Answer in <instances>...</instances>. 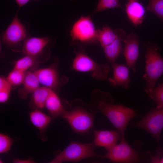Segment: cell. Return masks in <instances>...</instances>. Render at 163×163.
<instances>
[{
  "label": "cell",
  "instance_id": "obj_8",
  "mask_svg": "<svg viewBox=\"0 0 163 163\" xmlns=\"http://www.w3.org/2000/svg\"><path fill=\"white\" fill-rule=\"evenodd\" d=\"M120 142L107 151L102 157L115 162L131 163L136 161L138 158L135 150L126 140L124 134L121 135Z\"/></svg>",
  "mask_w": 163,
  "mask_h": 163
},
{
  "label": "cell",
  "instance_id": "obj_18",
  "mask_svg": "<svg viewBox=\"0 0 163 163\" xmlns=\"http://www.w3.org/2000/svg\"><path fill=\"white\" fill-rule=\"evenodd\" d=\"M45 107L53 118L62 117L65 110L57 94L52 90L45 103Z\"/></svg>",
  "mask_w": 163,
  "mask_h": 163
},
{
  "label": "cell",
  "instance_id": "obj_4",
  "mask_svg": "<svg viewBox=\"0 0 163 163\" xmlns=\"http://www.w3.org/2000/svg\"><path fill=\"white\" fill-rule=\"evenodd\" d=\"M72 45L85 50L89 44L98 42L97 31L90 16H81L73 24L70 32Z\"/></svg>",
  "mask_w": 163,
  "mask_h": 163
},
{
  "label": "cell",
  "instance_id": "obj_9",
  "mask_svg": "<svg viewBox=\"0 0 163 163\" xmlns=\"http://www.w3.org/2000/svg\"><path fill=\"white\" fill-rule=\"evenodd\" d=\"M123 41L125 44L123 54L127 65L135 73L139 56V38L135 33L132 32L126 35Z\"/></svg>",
  "mask_w": 163,
  "mask_h": 163
},
{
  "label": "cell",
  "instance_id": "obj_10",
  "mask_svg": "<svg viewBox=\"0 0 163 163\" xmlns=\"http://www.w3.org/2000/svg\"><path fill=\"white\" fill-rule=\"evenodd\" d=\"M26 27L18 18V12L4 32L2 37V41L8 45H13L26 39Z\"/></svg>",
  "mask_w": 163,
  "mask_h": 163
},
{
  "label": "cell",
  "instance_id": "obj_27",
  "mask_svg": "<svg viewBox=\"0 0 163 163\" xmlns=\"http://www.w3.org/2000/svg\"><path fill=\"white\" fill-rule=\"evenodd\" d=\"M13 140L7 135L0 133V153L7 152L10 149Z\"/></svg>",
  "mask_w": 163,
  "mask_h": 163
},
{
  "label": "cell",
  "instance_id": "obj_23",
  "mask_svg": "<svg viewBox=\"0 0 163 163\" xmlns=\"http://www.w3.org/2000/svg\"><path fill=\"white\" fill-rule=\"evenodd\" d=\"M157 104V107L163 108V83H158L157 87L147 94Z\"/></svg>",
  "mask_w": 163,
  "mask_h": 163
},
{
  "label": "cell",
  "instance_id": "obj_26",
  "mask_svg": "<svg viewBox=\"0 0 163 163\" xmlns=\"http://www.w3.org/2000/svg\"><path fill=\"white\" fill-rule=\"evenodd\" d=\"M114 8H122L119 0H99L95 10L92 14L105 9Z\"/></svg>",
  "mask_w": 163,
  "mask_h": 163
},
{
  "label": "cell",
  "instance_id": "obj_32",
  "mask_svg": "<svg viewBox=\"0 0 163 163\" xmlns=\"http://www.w3.org/2000/svg\"><path fill=\"white\" fill-rule=\"evenodd\" d=\"M157 163H163V156L161 159H159Z\"/></svg>",
  "mask_w": 163,
  "mask_h": 163
},
{
  "label": "cell",
  "instance_id": "obj_33",
  "mask_svg": "<svg viewBox=\"0 0 163 163\" xmlns=\"http://www.w3.org/2000/svg\"><path fill=\"white\" fill-rule=\"evenodd\" d=\"M72 0V1H75V0Z\"/></svg>",
  "mask_w": 163,
  "mask_h": 163
},
{
  "label": "cell",
  "instance_id": "obj_29",
  "mask_svg": "<svg viewBox=\"0 0 163 163\" xmlns=\"http://www.w3.org/2000/svg\"><path fill=\"white\" fill-rule=\"evenodd\" d=\"M11 85L7 79L3 77L0 78V90L11 89Z\"/></svg>",
  "mask_w": 163,
  "mask_h": 163
},
{
  "label": "cell",
  "instance_id": "obj_6",
  "mask_svg": "<svg viewBox=\"0 0 163 163\" xmlns=\"http://www.w3.org/2000/svg\"><path fill=\"white\" fill-rule=\"evenodd\" d=\"M95 147L93 143L72 142L56 155L50 163L76 162L91 157H102L95 153L94 151Z\"/></svg>",
  "mask_w": 163,
  "mask_h": 163
},
{
  "label": "cell",
  "instance_id": "obj_7",
  "mask_svg": "<svg viewBox=\"0 0 163 163\" xmlns=\"http://www.w3.org/2000/svg\"><path fill=\"white\" fill-rule=\"evenodd\" d=\"M133 126L147 131L159 144L163 128V108L151 109L139 121L133 124Z\"/></svg>",
  "mask_w": 163,
  "mask_h": 163
},
{
  "label": "cell",
  "instance_id": "obj_12",
  "mask_svg": "<svg viewBox=\"0 0 163 163\" xmlns=\"http://www.w3.org/2000/svg\"><path fill=\"white\" fill-rule=\"evenodd\" d=\"M94 133L95 146L104 148L107 151L117 144L121 138V134L118 131L94 130Z\"/></svg>",
  "mask_w": 163,
  "mask_h": 163
},
{
  "label": "cell",
  "instance_id": "obj_3",
  "mask_svg": "<svg viewBox=\"0 0 163 163\" xmlns=\"http://www.w3.org/2000/svg\"><path fill=\"white\" fill-rule=\"evenodd\" d=\"M146 50V66L143 77L145 80V91L148 93L154 88L156 83L163 74V58L158 51L156 45L148 42L144 43Z\"/></svg>",
  "mask_w": 163,
  "mask_h": 163
},
{
  "label": "cell",
  "instance_id": "obj_20",
  "mask_svg": "<svg viewBox=\"0 0 163 163\" xmlns=\"http://www.w3.org/2000/svg\"><path fill=\"white\" fill-rule=\"evenodd\" d=\"M98 41L103 48L112 43L117 38V34L107 26H104L101 29L97 30Z\"/></svg>",
  "mask_w": 163,
  "mask_h": 163
},
{
  "label": "cell",
  "instance_id": "obj_28",
  "mask_svg": "<svg viewBox=\"0 0 163 163\" xmlns=\"http://www.w3.org/2000/svg\"><path fill=\"white\" fill-rule=\"evenodd\" d=\"M11 89H3L0 90V102L3 103L7 101L10 96Z\"/></svg>",
  "mask_w": 163,
  "mask_h": 163
},
{
  "label": "cell",
  "instance_id": "obj_21",
  "mask_svg": "<svg viewBox=\"0 0 163 163\" xmlns=\"http://www.w3.org/2000/svg\"><path fill=\"white\" fill-rule=\"evenodd\" d=\"M40 83L34 72H25V77L22 84L25 91L23 97H25L27 94L32 93L39 87Z\"/></svg>",
  "mask_w": 163,
  "mask_h": 163
},
{
  "label": "cell",
  "instance_id": "obj_5",
  "mask_svg": "<svg viewBox=\"0 0 163 163\" xmlns=\"http://www.w3.org/2000/svg\"><path fill=\"white\" fill-rule=\"evenodd\" d=\"M85 50H75V56L71 67L74 70L83 72H88L94 79L99 80H106L110 70L107 64H99L85 53Z\"/></svg>",
  "mask_w": 163,
  "mask_h": 163
},
{
  "label": "cell",
  "instance_id": "obj_22",
  "mask_svg": "<svg viewBox=\"0 0 163 163\" xmlns=\"http://www.w3.org/2000/svg\"><path fill=\"white\" fill-rule=\"evenodd\" d=\"M37 62L35 57L25 55L15 62L14 69L25 72Z\"/></svg>",
  "mask_w": 163,
  "mask_h": 163
},
{
  "label": "cell",
  "instance_id": "obj_11",
  "mask_svg": "<svg viewBox=\"0 0 163 163\" xmlns=\"http://www.w3.org/2000/svg\"><path fill=\"white\" fill-rule=\"evenodd\" d=\"M113 76L108 80L110 85L114 88L122 86L125 89L130 86L131 78L129 74V67L124 65L112 63Z\"/></svg>",
  "mask_w": 163,
  "mask_h": 163
},
{
  "label": "cell",
  "instance_id": "obj_31",
  "mask_svg": "<svg viewBox=\"0 0 163 163\" xmlns=\"http://www.w3.org/2000/svg\"><path fill=\"white\" fill-rule=\"evenodd\" d=\"M30 0H15V2L20 9L22 7L26 4ZM38 1L39 0H34Z\"/></svg>",
  "mask_w": 163,
  "mask_h": 163
},
{
  "label": "cell",
  "instance_id": "obj_2",
  "mask_svg": "<svg viewBox=\"0 0 163 163\" xmlns=\"http://www.w3.org/2000/svg\"><path fill=\"white\" fill-rule=\"evenodd\" d=\"M71 106V109L65 110L62 117L75 132L81 133L88 131L93 126L95 113L89 105L79 100L74 101Z\"/></svg>",
  "mask_w": 163,
  "mask_h": 163
},
{
  "label": "cell",
  "instance_id": "obj_24",
  "mask_svg": "<svg viewBox=\"0 0 163 163\" xmlns=\"http://www.w3.org/2000/svg\"><path fill=\"white\" fill-rule=\"evenodd\" d=\"M25 75V72L13 69L7 79L11 85H18L23 84Z\"/></svg>",
  "mask_w": 163,
  "mask_h": 163
},
{
  "label": "cell",
  "instance_id": "obj_30",
  "mask_svg": "<svg viewBox=\"0 0 163 163\" xmlns=\"http://www.w3.org/2000/svg\"><path fill=\"white\" fill-rule=\"evenodd\" d=\"M13 162L14 163H34L35 161L31 159H14Z\"/></svg>",
  "mask_w": 163,
  "mask_h": 163
},
{
  "label": "cell",
  "instance_id": "obj_25",
  "mask_svg": "<svg viewBox=\"0 0 163 163\" xmlns=\"http://www.w3.org/2000/svg\"><path fill=\"white\" fill-rule=\"evenodd\" d=\"M147 10L152 12L163 21V0H150Z\"/></svg>",
  "mask_w": 163,
  "mask_h": 163
},
{
  "label": "cell",
  "instance_id": "obj_1",
  "mask_svg": "<svg viewBox=\"0 0 163 163\" xmlns=\"http://www.w3.org/2000/svg\"><path fill=\"white\" fill-rule=\"evenodd\" d=\"M113 101L109 93L95 90L91 94V104L89 105L95 113L100 112L105 116L121 135L129 121L138 115L133 109Z\"/></svg>",
  "mask_w": 163,
  "mask_h": 163
},
{
  "label": "cell",
  "instance_id": "obj_17",
  "mask_svg": "<svg viewBox=\"0 0 163 163\" xmlns=\"http://www.w3.org/2000/svg\"><path fill=\"white\" fill-rule=\"evenodd\" d=\"M29 116L31 122L38 129L40 135L43 136L51 122V117L38 109L30 112Z\"/></svg>",
  "mask_w": 163,
  "mask_h": 163
},
{
  "label": "cell",
  "instance_id": "obj_19",
  "mask_svg": "<svg viewBox=\"0 0 163 163\" xmlns=\"http://www.w3.org/2000/svg\"><path fill=\"white\" fill-rule=\"evenodd\" d=\"M52 90L44 86L39 87L32 93V101L36 109L42 110L45 107L46 102Z\"/></svg>",
  "mask_w": 163,
  "mask_h": 163
},
{
  "label": "cell",
  "instance_id": "obj_13",
  "mask_svg": "<svg viewBox=\"0 0 163 163\" xmlns=\"http://www.w3.org/2000/svg\"><path fill=\"white\" fill-rule=\"evenodd\" d=\"M57 61L51 66L34 71L40 83L51 89L58 87L59 83V79L57 69Z\"/></svg>",
  "mask_w": 163,
  "mask_h": 163
},
{
  "label": "cell",
  "instance_id": "obj_15",
  "mask_svg": "<svg viewBox=\"0 0 163 163\" xmlns=\"http://www.w3.org/2000/svg\"><path fill=\"white\" fill-rule=\"evenodd\" d=\"M139 0H127L126 4V11L133 24L137 26L142 22L145 10Z\"/></svg>",
  "mask_w": 163,
  "mask_h": 163
},
{
  "label": "cell",
  "instance_id": "obj_16",
  "mask_svg": "<svg viewBox=\"0 0 163 163\" xmlns=\"http://www.w3.org/2000/svg\"><path fill=\"white\" fill-rule=\"evenodd\" d=\"M115 31L117 35V38L111 44L103 48L107 60L112 63L115 62L121 52V41L126 36L125 33L121 29H117Z\"/></svg>",
  "mask_w": 163,
  "mask_h": 163
},
{
  "label": "cell",
  "instance_id": "obj_14",
  "mask_svg": "<svg viewBox=\"0 0 163 163\" xmlns=\"http://www.w3.org/2000/svg\"><path fill=\"white\" fill-rule=\"evenodd\" d=\"M51 39L49 37H33L26 39L22 49L25 55L34 57L40 54L45 46L49 44Z\"/></svg>",
  "mask_w": 163,
  "mask_h": 163
}]
</instances>
